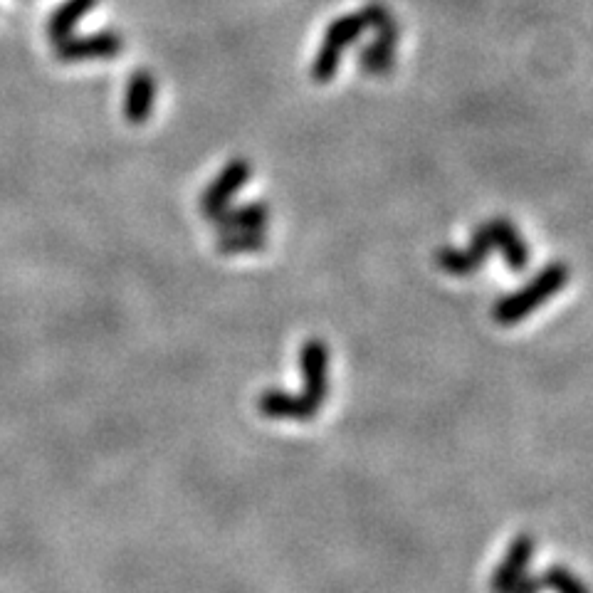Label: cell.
Masks as SVG:
<instances>
[{
    "label": "cell",
    "instance_id": "19",
    "mask_svg": "<svg viewBox=\"0 0 593 593\" xmlns=\"http://www.w3.org/2000/svg\"><path fill=\"white\" fill-rule=\"evenodd\" d=\"M542 589H544L542 579H529V576H522V579H519L507 593H539Z\"/></svg>",
    "mask_w": 593,
    "mask_h": 593
},
{
    "label": "cell",
    "instance_id": "4",
    "mask_svg": "<svg viewBox=\"0 0 593 593\" xmlns=\"http://www.w3.org/2000/svg\"><path fill=\"white\" fill-rule=\"evenodd\" d=\"M299 364H302L304 374V391L302 396L312 403L314 408H322L327 401L329 391V349L324 341L309 339L302 346L299 354Z\"/></svg>",
    "mask_w": 593,
    "mask_h": 593
},
{
    "label": "cell",
    "instance_id": "5",
    "mask_svg": "<svg viewBox=\"0 0 593 593\" xmlns=\"http://www.w3.org/2000/svg\"><path fill=\"white\" fill-rule=\"evenodd\" d=\"M156 104V77L149 70L139 67L129 75L127 89H124V117L131 127H141L149 122Z\"/></svg>",
    "mask_w": 593,
    "mask_h": 593
},
{
    "label": "cell",
    "instance_id": "10",
    "mask_svg": "<svg viewBox=\"0 0 593 593\" xmlns=\"http://www.w3.org/2000/svg\"><path fill=\"white\" fill-rule=\"evenodd\" d=\"M99 3H102V0H65V3L57 5L50 13V18H47V35H50L52 45L75 35L77 25H80Z\"/></svg>",
    "mask_w": 593,
    "mask_h": 593
},
{
    "label": "cell",
    "instance_id": "12",
    "mask_svg": "<svg viewBox=\"0 0 593 593\" xmlns=\"http://www.w3.org/2000/svg\"><path fill=\"white\" fill-rule=\"evenodd\" d=\"M366 30L369 28H366V20L361 13L341 15V18L329 23L327 33H324V43H332V45L341 47V50H346V47L354 45L356 40L366 33Z\"/></svg>",
    "mask_w": 593,
    "mask_h": 593
},
{
    "label": "cell",
    "instance_id": "15",
    "mask_svg": "<svg viewBox=\"0 0 593 593\" xmlns=\"http://www.w3.org/2000/svg\"><path fill=\"white\" fill-rule=\"evenodd\" d=\"M341 57H344V50H341V47L332 43H322V47H319L317 55H314L312 60V70H309L312 80L317 82V85H329V82L337 77L341 67Z\"/></svg>",
    "mask_w": 593,
    "mask_h": 593
},
{
    "label": "cell",
    "instance_id": "7",
    "mask_svg": "<svg viewBox=\"0 0 593 593\" xmlns=\"http://www.w3.org/2000/svg\"><path fill=\"white\" fill-rule=\"evenodd\" d=\"M485 225L492 238V248L500 250L502 257H505V265L509 270L522 272L529 265V248L517 225L509 223L507 218H492Z\"/></svg>",
    "mask_w": 593,
    "mask_h": 593
},
{
    "label": "cell",
    "instance_id": "14",
    "mask_svg": "<svg viewBox=\"0 0 593 593\" xmlns=\"http://www.w3.org/2000/svg\"><path fill=\"white\" fill-rule=\"evenodd\" d=\"M435 262L440 265V270H445L453 277H470L480 270L485 262L480 260L472 250H458V248H440L435 253Z\"/></svg>",
    "mask_w": 593,
    "mask_h": 593
},
{
    "label": "cell",
    "instance_id": "18",
    "mask_svg": "<svg viewBox=\"0 0 593 593\" xmlns=\"http://www.w3.org/2000/svg\"><path fill=\"white\" fill-rule=\"evenodd\" d=\"M467 250H472L477 257H480L482 262H487V257L492 253V238L490 233H487V225H477L475 230H472V238H470V245H467Z\"/></svg>",
    "mask_w": 593,
    "mask_h": 593
},
{
    "label": "cell",
    "instance_id": "11",
    "mask_svg": "<svg viewBox=\"0 0 593 593\" xmlns=\"http://www.w3.org/2000/svg\"><path fill=\"white\" fill-rule=\"evenodd\" d=\"M215 248H218V253L223 255L260 253V250L267 248V235L265 230H235V233H220Z\"/></svg>",
    "mask_w": 593,
    "mask_h": 593
},
{
    "label": "cell",
    "instance_id": "13",
    "mask_svg": "<svg viewBox=\"0 0 593 593\" xmlns=\"http://www.w3.org/2000/svg\"><path fill=\"white\" fill-rule=\"evenodd\" d=\"M359 67L369 75H388L396 67V45H388L383 40L364 45L359 50Z\"/></svg>",
    "mask_w": 593,
    "mask_h": 593
},
{
    "label": "cell",
    "instance_id": "1",
    "mask_svg": "<svg viewBox=\"0 0 593 593\" xmlns=\"http://www.w3.org/2000/svg\"><path fill=\"white\" fill-rule=\"evenodd\" d=\"M571 272L566 262H551L544 270L537 272V277L527 282L522 290L505 295L500 302L492 307V319L502 327H512L519 324L522 319H527L534 309H539L542 304H547L551 297L559 295L569 282Z\"/></svg>",
    "mask_w": 593,
    "mask_h": 593
},
{
    "label": "cell",
    "instance_id": "6",
    "mask_svg": "<svg viewBox=\"0 0 593 593\" xmlns=\"http://www.w3.org/2000/svg\"><path fill=\"white\" fill-rule=\"evenodd\" d=\"M257 408H260V413L265 418H272V421H312L314 413H319L317 408L312 406V403L307 401V398L299 393H287V391H275V388H270V391H265L260 396V401H257Z\"/></svg>",
    "mask_w": 593,
    "mask_h": 593
},
{
    "label": "cell",
    "instance_id": "8",
    "mask_svg": "<svg viewBox=\"0 0 593 593\" xmlns=\"http://www.w3.org/2000/svg\"><path fill=\"white\" fill-rule=\"evenodd\" d=\"M534 547H537V542H534L529 534H519V537L509 544L505 561H502L495 569V574H492V591L507 593L519 579H522L524 569H527V564L534 556Z\"/></svg>",
    "mask_w": 593,
    "mask_h": 593
},
{
    "label": "cell",
    "instance_id": "17",
    "mask_svg": "<svg viewBox=\"0 0 593 593\" xmlns=\"http://www.w3.org/2000/svg\"><path fill=\"white\" fill-rule=\"evenodd\" d=\"M359 13L364 15L366 28H371V30H379V28H383V25H388L393 20L391 10H388L383 3H369L364 10H359Z\"/></svg>",
    "mask_w": 593,
    "mask_h": 593
},
{
    "label": "cell",
    "instance_id": "9",
    "mask_svg": "<svg viewBox=\"0 0 593 593\" xmlns=\"http://www.w3.org/2000/svg\"><path fill=\"white\" fill-rule=\"evenodd\" d=\"M270 220V206L262 201L243 203V206H228L225 211L213 215L208 223L218 233H235V230H265Z\"/></svg>",
    "mask_w": 593,
    "mask_h": 593
},
{
    "label": "cell",
    "instance_id": "2",
    "mask_svg": "<svg viewBox=\"0 0 593 593\" xmlns=\"http://www.w3.org/2000/svg\"><path fill=\"white\" fill-rule=\"evenodd\" d=\"M124 52L122 33L114 30H99L89 35H70V38L55 43V57L62 65H80V62L114 60Z\"/></svg>",
    "mask_w": 593,
    "mask_h": 593
},
{
    "label": "cell",
    "instance_id": "16",
    "mask_svg": "<svg viewBox=\"0 0 593 593\" xmlns=\"http://www.w3.org/2000/svg\"><path fill=\"white\" fill-rule=\"evenodd\" d=\"M544 589H551L554 593H591L589 586L571 574L566 566H549L542 574Z\"/></svg>",
    "mask_w": 593,
    "mask_h": 593
},
{
    "label": "cell",
    "instance_id": "3",
    "mask_svg": "<svg viewBox=\"0 0 593 593\" xmlns=\"http://www.w3.org/2000/svg\"><path fill=\"white\" fill-rule=\"evenodd\" d=\"M250 176H253V169H250L248 159H233L223 166V171L208 183V188L203 191L201 196V213L206 215L208 220L213 215H218L220 211L230 206L235 196L248 186Z\"/></svg>",
    "mask_w": 593,
    "mask_h": 593
}]
</instances>
